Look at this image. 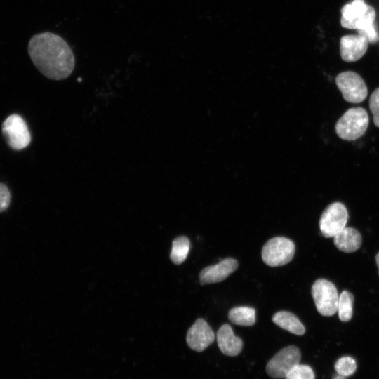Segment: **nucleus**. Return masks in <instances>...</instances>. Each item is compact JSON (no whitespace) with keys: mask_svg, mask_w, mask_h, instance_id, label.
Returning a JSON list of instances; mask_svg holds the SVG:
<instances>
[{"mask_svg":"<svg viewBox=\"0 0 379 379\" xmlns=\"http://www.w3.org/2000/svg\"><path fill=\"white\" fill-rule=\"evenodd\" d=\"M301 354L295 346H288L278 352L267 363V373L273 378H285L288 372L300 364Z\"/></svg>","mask_w":379,"mask_h":379,"instance_id":"nucleus-7","label":"nucleus"},{"mask_svg":"<svg viewBox=\"0 0 379 379\" xmlns=\"http://www.w3.org/2000/svg\"><path fill=\"white\" fill-rule=\"evenodd\" d=\"M286 379H314L312 369L307 365L298 364L285 377Z\"/></svg>","mask_w":379,"mask_h":379,"instance_id":"nucleus-21","label":"nucleus"},{"mask_svg":"<svg viewBox=\"0 0 379 379\" xmlns=\"http://www.w3.org/2000/svg\"><path fill=\"white\" fill-rule=\"evenodd\" d=\"M238 267V262L232 258H227L219 263L204 268L199 273L200 284L218 283L225 279Z\"/></svg>","mask_w":379,"mask_h":379,"instance_id":"nucleus-11","label":"nucleus"},{"mask_svg":"<svg viewBox=\"0 0 379 379\" xmlns=\"http://www.w3.org/2000/svg\"><path fill=\"white\" fill-rule=\"evenodd\" d=\"M369 107L373 117L374 124L379 128V88H376L371 95Z\"/></svg>","mask_w":379,"mask_h":379,"instance_id":"nucleus-22","label":"nucleus"},{"mask_svg":"<svg viewBox=\"0 0 379 379\" xmlns=\"http://www.w3.org/2000/svg\"><path fill=\"white\" fill-rule=\"evenodd\" d=\"M216 339L220 351L227 356H237L242 349L241 339L234 334L228 324L222 325L218 331Z\"/></svg>","mask_w":379,"mask_h":379,"instance_id":"nucleus-13","label":"nucleus"},{"mask_svg":"<svg viewBox=\"0 0 379 379\" xmlns=\"http://www.w3.org/2000/svg\"><path fill=\"white\" fill-rule=\"evenodd\" d=\"M335 83L344 100L348 102L359 103L367 96L368 89L364 81L354 72L340 73L335 78Z\"/></svg>","mask_w":379,"mask_h":379,"instance_id":"nucleus-5","label":"nucleus"},{"mask_svg":"<svg viewBox=\"0 0 379 379\" xmlns=\"http://www.w3.org/2000/svg\"><path fill=\"white\" fill-rule=\"evenodd\" d=\"M313 297L318 312L323 316H332L338 311L339 295L333 283L319 279L312 286Z\"/></svg>","mask_w":379,"mask_h":379,"instance_id":"nucleus-4","label":"nucleus"},{"mask_svg":"<svg viewBox=\"0 0 379 379\" xmlns=\"http://www.w3.org/2000/svg\"><path fill=\"white\" fill-rule=\"evenodd\" d=\"M28 53L38 70L51 79H65L74 68L75 58L70 46L52 32L34 35L28 44Z\"/></svg>","mask_w":379,"mask_h":379,"instance_id":"nucleus-1","label":"nucleus"},{"mask_svg":"<svg viewBox=\"0 0 379 379\" xmlns=\"http://www.w3.org/2000/svg\"><path fill=\"white\" fill-rule=\"evenodd\" d=\"M354 297L352 293L344 291L339 296L338 304V317L342 321H348L352 317Z\"/></svg>","mask_w":379,"mask_h":379,"instance_id":"nucleus-19","label":"nucleus"},{"mask_svg":"<svg viewBox=\"0 0 379 379\" xmlns=\"http://www.w3.org/2000/svg\"><path fill=\"white\" fill-rule=\"evenodd\" d=\"M295 251V244L291 240L283 237H277L268 240L263 246L262 258L269 266H282L293 259Z\"/></svg>","mask_w":379,"mask_h":379,"instance_id":"nucleus-3","label":"nucleus"},{"mask_svg":"<svg viewBox=\"0 0 379 379\" xmlns=\"http://www.w3.org/2000/svg\"><path fill=\"white\" fill-rule=\"evenodd\" d=\"M11 194L8 187L0 183V213L5 211L9 206Z\"/></svg>","mask_w":379,"mask_h":379,"instance_id":"nucleus-23","label":"nucleus"},{"mask_svg":"<svg viewBox=\"0 0 379 379\" xmlns=\"http://www.w3.org/2000/svg\"><path fill=\"white\" fill-rule=\"evenodd\" d=\"M190 240L185 236L175 238L172 244L170 258L177 265L182 263L187 257L190 250Z\"/></svg>","mask_w":379,"mask_h":379,"instance_id":"nucleus-18","label":"nucleus"},{"mask_svg":"<svg viewBox=\"0 0 379 379\" xmlns=\"http://www.w3.org/2000/svg\"><path fill=\"white\" fill-rule=\"evenodd\" d=\"M368 8L364 0H352L341 8V26L346 29H356Z\"/></svg>","mask_w":379,"mask_h":379,"instance_id":"nucleus-12","label":"nucleus"},{"mask_svg":"<svg viewBox=\"0 0 379 379\" xmlns=\"http://www.w3.org/2000/svg\"><path fill=\"white\" fill-rule=\"evenodd\" d=\"M334 244L341 251L352 253L358 250L362 242L361 234L352 227H345L334 236Z\"/></svg>","mask_w":379,"mask_h":379,"instance_id":"nucleus-14","label":"nucleus"},{"mask_svg":"<svg viewBox=\"0 0 379 379\" xmlns=\"http://www.w3.org/2000/svg\"><path fill=\"white\" fill-rule=\"evenodd\" d=\"M333 379H345V377L341 375H338L333 378Z\"/></svg>","mask_w":379,"mask_h":379,"instance_id":"nucleus-25","label":"nucleus"},{"mask_svg":"<svg viewBox=\"0 0 379 379\" xmlns=\"http://www.w3.org/2000/svg\"><path fill=\"white\" fill-rule=\"evenodd\" d=\"M272 321L283 329L291 333L302 335L305 329L299 319L293 313L287 311H280L274 314Z\"/></svg>","mask_w":379,"mask_h":379,"instance_id":"nucleus-16","label":"nucleus"},{"mask_svg":"<svg viewBox=\"0 0 379 379\" xmlns=\"http://www.w3.org/2000/svg\"><path fill=\"white\" fill-rule=\"evenodd\" d=\"M367 40L360 34H349L340 39V53L345 62H355L366 53Z\"/></svg>","mask_w":379,"mask_h":379,"instance_id":"nucleus-10","label":"nucleus"},{"mask_svg":"<svg viewBox=\"0 0 379 379\" xmlns=\"http://www.w3.org/2000/svg\"><path fill=\"white\" fill-rule=\"evenodd\" d=\"M376 13L373 7L368 5V10L356 27L358 34L364 36L368 43L375 44L379 41V34L375 25Z\"/></svg>","mask_w":379,"mask_h":379,"instance_id":"nucleus-15","label":"nucleus"},{"mask_svg":"<svg viewBox=\"0 0 379 379\" xmlns=\"http://www.w3.org/2000/svg\"><path fill=\"white\" fill-rule=\"evenodd\" d=\"M215 337V333L208 323L204 319L199 318L188 330L186 340L191 349L202 352L213 343Z\"/></svg>","mask_w":379,"mask_h":379,"instance_id":"nucleus-9","label":"nucleus"},{"mask_svg":"<svg viewBox=\"0 0 379 379\" xmlns=\"http://www.w3.org/2000/svg\"><path fill=\"white\" fill-rule=\"evenodd\" d=\"M356 368V362L350 357H343L339 359L335 364V369L338 374L345 377L352 375Z\"/></svg>","mask_w":379,"mask_h":379,"instance_id":"nucleus-20","label":"nucleus"},{"mask_svg":"<svg viewBox=\"0 0 379 379\" xmlns=\"http://www.w3.org/2000/svg\"><path fill=\"white\" fill-rule=\"evenodd\" d=\"M2 133L8 145L15 150L25 148L31 141V135L24 119L13 114L6 118L2 124Z\"/></svg>","mask_w":379,"mask_h":379,"instance_id":"nucleus-6","label":"nucleus"},{"mask_svg":"<svg viewBox=\"0 0 379 379\" xmlns=\"http://www.w3.org/2000/svg\"><path fill=\"white\" fill-rule=\"evenodd\" d=\"M228 318L236 325L252 326L255 323V310L251 307H235L229 311Z\"/></svg>","mask_w":379,"mask_h":379,"instance_id":"nucleus-17","label":"nucleus"},{"mask_svg":"<svg viewBox=\"0 0 379 379\" xmlns=\"http://www.w3.org/2000/svg\"><path fill=\"white\" fill-rule=\"evenodd\" d=\"M348 219V213L345 205L340 202H334L323 211L319 227L325 237H334L345 227Z\"/></svg>","mask_w":379,"mask_h":379,"instance_id":"nucleus-8","label":"nucleus"},{"mask_svg":"<svg viewBox=\"0 0 379 379\" xmlns=\"http://www.w3.org/2000/svg\"><path fill=\"white\" fill-rule=\"evenodd\" d=\"M375 260H376L377 266L378 267V274H379V253L377 254L375 257Z\"/></svg>","mask_w":379,"mask_h":379,"instance_id":"nucleus-24","label":"nucleus"},{"mask_svg":"<svg viewBox=\"0 0 379 379\" xmlns=\"http://www.w3.org/2000/svg\"><path fill=\"white\" fill-rule=\"evenodd\" d=\"M368 121V115L364 108H350L337 121L335 132L343 140H354L364 134Z\"/></svg>","mask_w":379,"mask_h":379,"instance_id":"nucleus-2","label":"nucleus"}]
</instances>
